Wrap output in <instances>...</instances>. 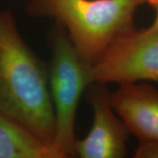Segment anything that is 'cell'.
I'll return each mask as SVG.
<instances>
[{"label":"cell","instance_id":"1","mask_svg":"<svg viewBox=\"0 0 158 158\" xmlns=\"http://www.w3.org/2000/svg\"><path fill=\"white\" fill-rule=\"evenodd\" d=\"M0 113L54 146L48 66L26 43L9 10H0Z\"/></svg>","mask_w":158,"mask_h":158},{"label":"cell","instance_id":"2","mask_svg":"<svg viewBox=\"0 0 158 158\" xmlns=\"http://www.w3.org/2000/svg\"><path fill=\"white\" fill-rule=\"evenodd\" d=\"M147 0H33L29 13L54 19L81 56L93 64L118 37L135 29L137 9Z\"/></svg>","mask_w":158,"mask_h":158},{"label":"cell","instance_id":"3","mask_svg":"<svg viewBox=\"0 0 158 158\" xmlns=\"http://www.w3.org/2000/svg\"><path fill=\"white\" fill-rule=\"evenodd\" d=\"M51 60L48 85L56 118L54 146L63 158L75 155V121L79 101L91 85L90 62L72 44L65 28L57 23L50 35Z\"/></svg>","mask_w":158,"mask_h":158},{"label":"cell","instance_id":"4","mask_svg":"<svg viewBox=\"0 0 158 158\" xmlns=\"http://www.w3.org/2000/svg\"><path fill=\"white\" fill-rule=\"evenodd\" d=\"M91 84H158V31L134 29L118 37L91 65Z\"/></svg>","mask_w":158,"mask_h":158},{"label":"cell","instance_id":"5","mask_svg":"<svg viewBox=\"0 0 158 158\" xmlns=\"http://www.w3.org/2000/svg\"><path fill=\"white\" fill-rule=\"evenodd\" d=\"M112 92L106 85L92 83L89 98L93 121L90 132L75 143V155L81 158H121L127 154L129 131L115 113Z\"/></svg>","mask_w":158,"mask_h":158},{"label":"cell","instance_id":"6","mask_svg":"<svg viewBox=\"0 0 158 158\" xmlns=\"http://www.w3.org/2000/svg\"><path fill=\"white\" fill-rule=\"evenodd\" d=\"M111 99L130 134L139 141H158V90L148 84H125Z\"/></svg>","mask_w":158,"mask_h":158},{"label":"cell","instance_id":"7","mask_svg":"<svg viewBox=\"0 0 158 158\" xmlns=\"http://www.w3.org/2000/svg\"><path fill=\"white\" fill-rule=\"evenodd\" d=\"M0 158H63L54 146L0 113Z\"/></svg>","mask_w":158,"mask_h":158},{"label":"cell","instance_id":"8","mask_svg":"<svg viewBox=\"0 0 158 158\" xmlns=\"http://www.w3.org/2000/svg\"><path fill=\"white\" fill-rule=\"evenodd\" d=\"M135 157L158 158L157 141H139Z\"/></svg>","mask_w":158,"mask_h":158},{"label":"cell","instance_id":"9","mask_svg":"<svg viewBox=\"0 0 158 158\" xmlns=\"http://www.w3.org/2000/svg\"><path fill=\"white\" fill-rule=\"evenodd\" d=\"M147 4L155 10L156 18L152 24L146 29L148 31H158V0H147Z\"/></svg>","mask_w":158,"mask_h":158}]
</instances>
